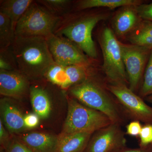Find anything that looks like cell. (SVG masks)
<instances>
[{
	"label": "cell",
	"instance_id": "obj_3",
	"mask_svg": "<svg viewBox=\"0 0 152 152\" xmlns=\"http://www.w3.org/2000/svg\"><path fill=\"white\" fill-rule=\"evenodd\" d=\"M105 17L99 14H88L77 16L71 12L61 17L54 34L64 36L78 46L91 58L97 57L92 31L99 22Z\"/></svg>",
	"mask_w": 152,
	"mask_h": 152
},
{
	"label": "cell",
	"instance_id": "obj_21",
	"mask_svg": "<svg viewBox=\"0 0 152 152\" xmlns=\"http://www.w3.org/2000/svg\"><path fill=\"white\" fill-rule=\"evenodd\" d=\"M15 37V30L10 19L0 12V49L10 47Z\"/></svg>",
	"mask_w": 152,
	"mask_h": 152
},
{
	"label": "cell",
	"instance_id": "obj_16",
	"mask_svg": "<svg viewBox=\"0 0 152 152\" xmlns=\"http://www.w3.org/2000/svg\"><path fill=\"white\" fill-rule=\"evenodd\" d=\"M135 7H123L114 17L113 27L116 35L123 37L129 34L142 20L139 17Z\"/></svg>",
	"mask_w": 152,
	"mask_h": 152
},
{
	"label": "cell",
	"instance_id": "obj_10",
	"mask_svg": "<svg viewBox=\"0 0 152 152\" xmlns=\"http://www.w3.org/2000/svg\"><path fill=\"white\" fill-rule=\"evenodd\" d=\"M125 134L121 125L112 123L93 134L84 152H113L126 146Z\"/></svg>",
	"mask_w": 152,
	"mask_h": 152
},
{
	"label": "cell",
	"instance_id": "obj_12",
	"mask_svg": "<svg viewBox=\"0 0 152 152\" xmlns=\"http://www.w3.org/2000/svg\"><path fill=\"white\" fill-rule=\"evenodd\" d=\"M31 80L19 69L0 70V94L11 99H21L29 95Z\"/></svg>",
	"mask_w": 152,
	"mask_h": 152
},
{
	"label": "cell",
	"instance_id": "obj_28",
	"mask_svg": "<svg viewBox=\"0 0 152 152\" xmlns=\"http://www.w3.org/2000/svg\"><path fill=\"white\" fill-rule=\"evenodd\" d=\"M142 126L140 122L137 121H132L126 126V134L132 137H138L141 132Z\"/></svg>",
	"mask_w": 152,
	"mask_h": 152
},
{
	"label": "cell",
	"instance_id": "obj_7",
	"mask_svg": "<svg viewBox=\"0 0 152 152\" xmlns=\"http://www.w3.org/2000/svg\"><path fill=\"white\" fill-rule=\"evenodd\" d=\"M107 88L116 99L128 119L152 124V107L127 85L109 84Z\"/></svg>",
	"mask_w": 152,
	"mask_h": 152
},
{
	"label": "cell",
	"instance_id": "obj_8",
	"mask_svg": "<svg viewBox=\"0 0 152 152\" xmlns=\"http://www.w3.org/2000/svg\"><path fill=\"white\" fill-rule=\"evenodd\" d=\"M55 63L61 65L89 67V57L72 41L64 36L53 34L46 38Z\"/></svg>",
	"mask_w": 152,
	"mask_h": 152
},
{
	"label": "cell",
	"instance_id": "obj_6",
	"mask_svg": "<svg viewBox=\"0 0 152 152\" xmlns=\"http://www.w3.org/2000/svg\"><path fill=\"white\" fill-rule=\"evenodd\" d=\"M100 44L103 57L102 70L110 84H129L123 62L121 43L110 28L106 27L103 30Z\"/></svg>",
	"mask_w": 152,
	"mask_h": 152
},
{
	"label": "cell",
	"instance_id": "obj_27",
	"mask_svg": "<svg viewBox=\"0 0 152 152\" xmlns=\"http://www.w3.org/2000/svg\"><path fill=\"white\" fill-rule=\"evenodd\" d=\"M5 152H32L17 138L12 139Z\"/></svg>",
	"mask_w": 152,
	"mask_h": 152
},
{
	"label": "cell",
	"instance_id": "obj_2",
	"mask_svg": "<svg viewBox=\"0 0 152 152\" xmlns=\"http://www.w3.org/2000/svg\"><path fill=\"white\" fill-rule=\"evenodd\" d=\"M68 92L71 97L81 103L105 114L113 123L121 126L128 119L107 86L91 74Z\"/></svg>",
	"mask_w": 152,
	"mask_h": 152
},
{
	"label": "cell",
	"instance_id": "obj_14",
	"mask_svg": "<svg viewBox=\"0 0 152 152\" xmlns=\"http://www.w3.org/2000/svg\"><path fill=\"white\" fill-rule=\"evenodd\" d=\"M32 152H57L58 136L39 132L20 135L18 138Z\"/></svg>",
	"mask_w": 152,
	"mask_h": 152
},
{
	"label": "cell",
	"instance_id": "obj_26",
	"mask_svg": "<svg viewBox=\"0 0 152 152\" xmlns=\"http://www.w3.org/2000/svg\"><path fill=\"white\" fill-rule=\"evenodd\" d=\"M135 8L141 19L152 21V3L148 4L143 3L136 6Z\"/></svg>",
	"mask_w": 152,
	"mask_h": 152
},
{
	"label": "cell",
	"instance_id": "obj_17",
	"mask_svg": "<svg viewBox=\"0 0 152 152\" xmlns=\"http://www.w3.org/2000/svg\"><path fill=\"white\" fill-rule=\"evenodd\" d=\"M93 134L87 132L60 134L57 152H84Z\"/></svg>",
	"mask_w": 152,
	"mask_h": 152
},
{
	"label": "cell",
	"instance_id": "obj_33",
	"mask_svg": "<svg viewBox=\"0 0 152 152\" xmlns=\"http://www.w3.org/2000/svg\"><path fill=\"white\" fill-rule=\"evenodd\" d=\"M1 152H5V151H4V150L2 149V151H1Z\"/></svg>",
	"mask_w": 152,
	"mask_h": 152
},
{
	"label": "cell",
	"instance_id": "obj_19",
	"mask_svg": "<svg viewBox=\"0 0 152 152\" xmlns=\"http://www.w3.org/2000/svg\"><path fill=\"white\" fill-rule=\"evenodd\" d=\"M143 4L140 0H81L76 3V11L84 10L96 7H106L111 9L126 6H137Z\"/></svg>",
	"mask_w": 152,
	"mask_h": 152
},
{
	"label": "cell",
	"instance_id": "obj_20",
	"mask_svg": "<svg viewBox=\"0 0 152 152\" xmlns=\"http://www.w3.org/2000/svg\"><path fill=\"white\" fill-rule=\"evenodd\" d=\"M128 40L132 45L152 49V21L142 20L128 34Z\"/></svg>",
	"mask_w": 152,
	"mask_h": 152
},
{
	"label": "cell",
	"instance_id": "obj_5",
	"mask_svg": "<svg viewBox=\"0 0 152 152\" xmlns=\"http://www.w3.org/2000/svg\"><path fill=\"white\" fill-rule=\"evenodd\" d=\"M61 18L35 1L17 23L15 35L48 37L54 34Z\"/></svg>",
	"mask_w": 152,
	"mask_h": 152
},
{
	"label": "cell",
	"instance_id": "obj_32",
	"mask_svg": "<svg viewBox=\"0 0 152 152\" xmlns=\"http://www.w3.org/2000/svg\"><path fill=\"white\" fill-rule=\"evenodd\" d=\"M144 99H145V100L147 101L148 102L152 104V94L144 98Z\"/></svg>",
	"mask_w": 152,
	"mask_h": 152
},
{
	"label": "cell",
	"instance_id": "obj_29",
	"mask_svg": "<svg viewBox=\"0 0 152 152\" xmlns=\"http://www.w3.org/2000/svg\"><path fill=\"white\" fill-rule=\"evenodd\" d=\"M40 118L35 113H30L24 116V122L26 129H33L37 127L39 124Z\"/></svg>",
	"mask_w": 152,
	"mask_h": 152
},
{
	"label": "cell",
	"instance_id": "obj_9",
	"mask_svg": "<svg viewBox=\"0 0 152 152\" xmlns=\"http://www.w3.org/2000/svg\"><path fill=\"white\" fill-rule=\"evenodd\" d=\"M121 47L129 87L136 93L140 87L151 50L132 44L121 43Z\"/></svg>",
	"mask_w": 152,
	"mask_h": 152
},
{
	"label": "cell",
	"instance_id": "obj_18",
	"mask_svg": "<svg viewBox=\"0 0 152 152\" xmlns=\"http://www.w3.org/2000/svg\"><path fill=\"white\" fill-rule=\"evenodd\" d=\"M33 0H4L1 1L0 12L9 17L15 31L16 26L30 6Z\"/></svg>",
	"mask_w": 152,
	"mask_h": 152
},
{
	"label": "cell",
	"instance_id": "obj_4",
	"mask_svg": "<svg viewBox=\"0 0 152 152\" xmlns=\"http://www.w3.org/2000/svg\"><path fill=\"white\" fill-rule=\"evenodd\" d=\"M68 113L61 134L96 131L112 122L105 114L84 105L77 100L67 96Z\"/></svg>",
	"mask_w": 152,
	"mask_h": 152
},
{
	"label": "cell",
	"instance_id": "obj_22",
	"mask_svg": "<svg viewBox=\"0 0 152 152\" xmlns=\"http://www.w3.org/2000/svg\"><path fill=\"white\" fill-rule=\"evenodd\" d=\"M37 1L58 16L62 17L71 12L72 1L69 0H39Z\"/></svg>",
	"mask_w": 152,
	"mask_h": 152
},
{
	"label": "cell",
	"instance_id": "obj_11",
	"mask_svg": "<svg viewBox=\"0 0 152 152\" xmlns=\"http://www.w3.org/2000/svg\"><path fill=\"white\" fill-rule=\"evenodd\" d=\"M90 74L88 67L55 63L47 71L44 79L63 91H68L71 87L83 81Z\"/></svg>",
	"mask_w": 152,
	"mask_h": 152
},
{
	"label": "cell",
	"instance_id": "obj_30",
	"mask_svg": "<svg viewBox=\"0 0 152 152\" xmlns=\"http://www.w3.org/2000/svg\"><path fill=\"white\" fill-rule=\"evenodd\" d=\"M12 139L10 138L8 132L6 130L1 120H0V143L1 149L5 150Z\"/></svg>",
	"mask_w": 152,
	"mask_h": 152
},
{
	"label": "cell",
	"instance_id": "obj_25",
	"mask_svg": "<svg viewBox=\"0 0 152 152\" xmlns=\"http://www.w3.org/2000/svg\"><path fill=\"white\" fill-rule=\"evenodd\" d=\"M138 138L140 148H145L152 145V124L142 126Z\"/></svg>",
	"mask_w": 152,
	"mask_h": 152
},
{
	"label": "cell",
	"instance_id": "obj_15",
	"mask_svg": "<svg viewBox=\"0 0 152 152\" xmlns=\"http://www.w3.org/2000/svg\"><path fill=\"white\" fill-rule=\"evenodd\" d=\"M34 82L30 87L29 96L34 112L40 118L45 119L52 110L50 95L48 89L44 85Z\"/></svg>",
	"mask_w": 152,
	"mask_h": 152
},
{
	"label": "cell",
	"instance_id": "obj_34",
	"mask_svg": "<svg viewBox=\"0 0 152 152\" xmlns=\"http://www.w3.org/2000/svg\"><path fill=\"white\" fill-rule=\"evenodd\" d=\"M151 152H152V151Z\"/></svg>",
	"mask_w": 152,
	"mask_h": 152
},
{
	"label": "cell",
	"instance_id": "obj_1",
	"mask_svg": "<svg viewBox=\"0 0 152 152\" xmlns=\"http://www.w3.org/2000/svg\"><path fill=\"white\" fill-rule=\"evenodd\" d=\"M11 47L18 69L31 81L44 79L47 71L55 64L45 38L15 37Z\"/></svg>",
	"mask_w": 152,
	"mask_h": 152
},
{
	"label": "cell",
	"instance_id": "obj_24",
	"mask_svg": "<svg viewBox=\"0 0 152 152\" xmlns=\"http://www.w3.org/2000/svg\"><path fill=\"white\" fill-rule=\"evenodd\" d=\"M16 60L11 47L0 49V70H18Z\"/></svg>",
	"mask_w": 152,
	"mask_h": 152
},
{
	"label": "cell",
	"instance_id": "obj_31",
	"mask_svg": "<svg viewBox=\"0 0 152 152\" xmlns=\"http://www.w3.org/2000/svg\"><path fill=\"white\" fill-rule=\"evenodd\" d=\"M152 151V145L145 148H128L126 146H125L115 150L113 152H151Z\"/></svg>",
	"mask_w": 152,
	"mask_h": 152
},
{
	"label": "cell",
	"instance_id": "obj_23",
	"mask_svg": "<svg viewBox=\"0 0 152 152\" xmlns=\"http://www.w3.org/2000/svg\"><path fill=\"white\" fill-rule=\"evenodd\" d=\"M152 94V49L147 62L141 86L140 88L139 96L144 99Z\"/></svg>",
	"mask_w": 152,
	"mask_h": 152
},
{
	"label": "cell",
	"instance_id": "obj_13",
	"mask_svg": "<svg viewBox=\"0 0 152 152\" xmlns=\"http://www.w3.org/2000/svg\"><path fill=\"white\" fill-rule=\"evenodd\" d=\"M0 111L1 120L11 134H20L26 129L24 122V116L11 98L5 97L1 99Z\"/></svg>",
	"mask_w": 152,
	"mask_h": 152
}]
</instances>
